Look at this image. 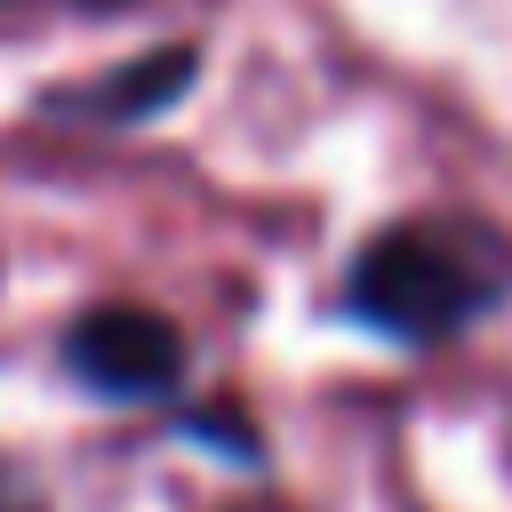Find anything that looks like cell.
<instances>
[{"label": "cell", "instance_id": "obj_1", "mask_svg": "<svg viewBox=\"0 0 512 512\" xmlns=\"http://www.w3.org/2000/svg\"><path fill=\"white\" fill-rule=\"evenodd\" d=\"M512 296V264L496 248H472L448 224H392L360 240L344 272V312L392 344H448L472 320H488Z\"/></svg>", "mask_w": 512, "mask_h": 512}, {"label": "cell", "instance_id": "obj_2", "mask_svg": "<svg viewBox=\"0 0 512 512\" xmlns=\"http://www.w3.org/2000/svg\"><path fill=\"white\" fill-rule=\"evenodd\" d=\"M184 368V328L152 304H88L64 328V376L96 400H168Z\"/></svg>", "mask_w": 512, "mask_h": 512}, {"label": "cell", "instance_id": "obj_3", "mask_svg": "<svg viewBox=\"0 0 512 512\" xmlns=\"http://www.w3.org/2000/svg\"><path fill=\"white\" fill-rule=\"evenodd\" d=\"M192 80H200V48H192V40H168V48L128 56V64L104 72V80L40 88L32 112H40V120H64V128H144V120H160L168 104H184Z\"/></svg>", "mask_w": 512, "mask_h": 512}, {"label": "cell", "instance_id": "obj_4", "mask_svg": "<svg viewBox=\"0 0 512 512\" xmlns=\"http://www.w3.org/2000/svg\"><path fill=\"white\" fill-rule=\"evenodd\" d=\"M0 512H48L40 480H32V472H16V464H0Z\"/></svg>", "mask_w": 512, "mask_h": 512}, {"label": "cell", "instance_id": "obj_5", "mask_svg": "<svg viewBox=\"0 0 512 512\" xmlns=\"http://www.w3.org/2000/svg\"><path fill=\"white\" fill-rule=\"evenodd\" d=\"M0 8H56V16H128L144 0H0Z\"/></svg>", "mask_w": 512, "mask_h": 512}]
</instances>
